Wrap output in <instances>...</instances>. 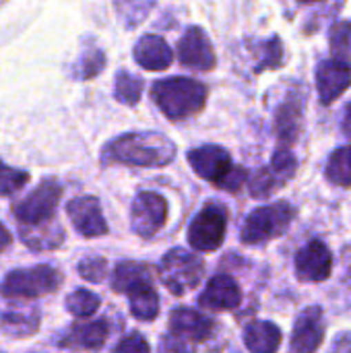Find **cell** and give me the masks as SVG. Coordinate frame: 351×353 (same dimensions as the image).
<instances>
[{
    "mask_svg": "<svg viewBox=\"0 0 351 353\" xmlns=\"http://www.w3.org/2000/svg\"><path fill=\"white\" fill-rule=\"evenodd\" d=\"M331 52L335 60H343L350 62L351 58V21H341L337 25H333L331 35Z\"/></svg>",
    "mask_w": 351,
    "mask_h": 353,
    "instance_id": "cell-30",
    "label": "cell"
},
{
    "mask_svg": "<svg viewBox=\"0 0 351 353\" xmlns=\"http://www.w3.org/2000/svg\"><path fill=\"white\" fill-rule=\"evenodd\" d=\"M192 352V345L184 343L182 339L174 337L172 333L166 335L161 339V347H159V353H190Z\"/></svg>",
    "mask_w": 351,
    "mask_h": 353,
    "instance_id": "cell-38",
    "label": "cell"
},
{
    "mask_svg": "<svg viewBox=\"0 0 351 353\" xmlns=\"http://www.w3.org/2000/svg\"><path fill=\"white\" fill-rule=\"evenodd\" d=\"M244 345L250 353H277L281 331L269 321H254L244 329Z\"/></svg>",
    "mask_w": 351,
    "mask_h": 353,
    "instance_id": "cell-18",
    "label": "cell"
},
{
    "mask_svg": "<svg viewBox=\"0 0 351 353\" xmlns=\"http://www.w3.org/2000/svg\"><path fill=\"white\" fill-rule=\"evenodd\" d=\"M263 50V58L259 60V66H257V72L265 70V68H277L279 62H281V56H283V50H281V43L277 37H273L271 41L263 43L261 46Z\"/></svg>",
    "mask_w": 351,
    "mask_h": 353,
    "instance_id": "cell-35",
    "label": "cell"
},
{
    "mask_svg": "<svg viewBox=\"0 0 351 353\" xmlns=\"http://www.w3.org/2000/svg\"><path fill=\"white\" fill-rule=\"evenodd\" d=\"M333 271V254L321 240L308 242L296 254V277L304 283H321Z\"/></svg>",
    "mask_w": 351,
    "mask_h": 353,
    "instance_id": "cell-9",
    "label": "cell"
},
{
    "mask_svg": "<svg viewBox=\"0 0 351 353\" xmlns=\"http://www.w3.org/2000/svg\"><path fill=\"white\" fill-rule=\"evenodd\" d=\"M228 228V211L219 203H209L190 223L188 242L199 252H213L223 244Z\"/></svg>",
    "mask_w": 351,
    "mask_h": 353,
    "instance_id": "cell-6",
    "label": "cell"
},
{
    "mask_svg": "<svg viewBox=\"0 0 351 353\" xmlns=\"http://www.w3.org/2000/svg\"><path fill=\"white\" fill-rule=\"evenodd\" d=\"M242 302V292L230 275H215L199 298L207 310H234Z\"/></svg>",
    "mask_w": 351,
    "mask_h": 353,
    "instance_id": "cell-16",
    "label": "cell"
},
{
    "mask_svg": "<svg viewBox=\"0 0 351 353\" xmlns=\"http://www.w3.org/2000/svg\"><path fill=\"white\" fill-rule=\"evenodd\" d=\"M41 228H43V223L41 225H27V230L21 228L23 242L35 250H48V248H56L58 244H62V230L60 228H52L48 232H43Z\"/></svg>",
    "mask_w": 351,
    "mask_h": 353,
    "instance_id": "cell-26",
    "label": "cell"
},
{
    "mask_svg": "<svg viewBox=\"0 0 351 353\" xmlns=\"http://www.w3.org/2000/svg\"><path fill=\"white\" fill-rule=\"evenodd\" d=\"M79 273H81V277H83V279H87V281H91V283H99V281L106 277V273H108V265H106V261H103V259H99V256H91V259L81 261V265H79Z\"/></svg>",
    "mask_w": 351,
    "mask_h": 353,
    "instance_id": "cell-34",
    "label": "cell"
},
{
    "mask_svg": "<svg viewBox=\"0 0 351 353\" xmlns=\"http://www.w3.org/2000/svg\"><path fill=\"white\" fill-rule=\"evenodd\" d=\"M176 157V145L159 132H130L103 149V161L139 168H163Z\"/></svg>",
    "mask_w": 351,
    "mask_h": 353,
    "instance_id": "cell-1",
    "label": "cell"
},
{
    "mask_svg": "<svg viewBox=\"0 0 351 353\" xmlns=\"http://www.w3.org/2000/svg\"><path fill=\"white\" fill-rule=\"evenodd\" d=\"M114 353H151V350H149L147 339L141 333H130L116 345Z\"/></svg>",
    "mask_w": 351,
    "mask_h": 353,
    "instance_id": "cell-36",
    "label": "cell"
},
{
    "mask_svg": "<svg viewBox=\"0 0 351 353\" xmlns=\"http://www.w3.org/2000/svg\"><path fill=\"white\" fill-rule=\"evenodd\" d=\"M108 333H110V327L106 321H91L85 325H74L62 343L72 345V347H83V350H99L106 343Z\"/></svg>",
    "mask_w": 351,
    "mask_h": 353,
    "instance_id": "cell-21",
    "label": "cell"
},
{
    "mask_svg": "<svg viewBox=\"0 0 351 353\" xmlns=\"http://www.w3.org/2000/svg\"><path fill=\"white\" fill-rule=\"evenodd\" d=\"M211 331H213V323L197 310L176 308L170 316V333L188 345L205 341L211 335Z\"/></svg>",
    "mask_w": 351,
    "mask_h": 353,
    "instance_id": "cell-15",
    "label": "cell"
},
{
    "mask_svg": "<svg viewBox=\"0 0 351 353\" xmlns=\"http://www.w3.org/2000/svg\"><path fill=\"white\" fill-rule=\"evenodd\" d=\"M331 353H351V333H343L337 337V341L333 343Z\"/></svg>",
    "mask_w": 351,
    "mask_h": 353,
    "instance_id": "cell-39",
    "label": "cell"
},
{
    "mask_svg": "<svg viewBox=\"0 0 351 353\" xmlns=\"http://www.w3.org/2000/svg\"><path fill=\"white\" fill-rule=\"evenodd\" d=\"M134 60L145 70H166L172 60V48L159 35H143L134 46Z\"/></svg>",
    "mask_w": 351,
    "mask_h": 353,
    "instance_id": "cell-17",
    "label": "cell"
},
{
    "mask_svg": "<svg viewBox=\"0 0 351 353\" xmlns=\"http://www.w3.org/2000/svg\"><path fill=\"white\" fill-rule=\"evenodd\" d=\"M66 308L77 319H89L99 308V298L89 290H77L66 298Z\"/></svg>",
    "mask_w": 351,
    "mask_h": 353,
    "instance_id": "cell-28",
    "label": "cell"
},
{
    "mask_svg": "<svg viewBox=\"0 0 351 353\" xmlns=\"http://www.w3.org/2000/svg\"><path fill=\"white\" fill-rule=\"evenodd\" d=\"M66 213L74 225V230L85 238H97L108 234V223L103 219L99 201L95 196H79L72 199L66 207Z\"/></svg>",
    "mask_w": 351,
    "mask_h": 353,
    "instance_id": "cell-11",
    "label": "cell"
},
{
    "mask_svg": "<svg viewBox=\"0 0 351 353\" xmlns=\"http://www.w3.org/2000/svg\"><path fill=\"white\" fill-rule=\"evenodd\" d=\"M29 182V174L23 170H14L8 168L0 161V194L8 196L12 192H17L19 188H23Z\"/></svg>",
    "mask_w": 351,
    "mask_h": 353,
    "instance_id": "cell-31",
    "label": "cell"
},
{
    "mask_svg": "<svg viewBox=\"0 0 351 353\" xmlns=\"http://www.w3.org/2000/svg\"><path fill=\"white\" fill-rule=\"evenodd\" d=\"M143 93V81L126 70L116 74V85H114V95L120 103L124 105H134L139 103Z\"/></svg>",
    "mask_w": 351,
    "mask_h": 353,
    "instance_id": "cell-27",
    "label": "cell"
},
{
    "mask_svg": "<svg viewBox=\"0 0 351 353\" xmlns=\"http://www.w3.org/2000/svg\"><path fill=\"white\" fill-rule=\"evenodd\" d=\"M178 58L192 70H211L215 66V52L201 27H190L182 35L178 43Z\"/></svg>",
    "mask_w": 351,
    "mask_h": 353,
    "instance_id": "cell-12",
    "label": "cell"
},
{
    "mask_svg": "<svg viewBox=\"0 0 351 353\" xmlns=\"http://www.w3.org/2000/svg\"><path fill=\"white\" fill-rule=\"evenodd\" d=\"M145 281H151L149 267L143 265V263L126 261V263H120V265L116 267L114 279H112V288H114V292H118V294H128L134 285L145 283Z\"/></svg>",
    "mask_w": 351,
    "mask_h": 353,
    "instance_id": "cell-22",
    "label": "cell"
},
{
    "mask_svg": "<svg viewBox=\"0 0 351 353\" xmlns=\"http://www.w3.org/2000/svg\"><path fill=\"white\" fill-rule=\"evenodd\" d=\"M62 281V275L50 265H37L31 269H17L2 281V294L6 298H37L52 294Z\"/></svg>",
    "mask_w": 351,
    "mask_h": 353,
    "instance_id": "cell-5",
    "label": "cell"
},
{
    "mask_svg": "<svg viewBox=\"0 0 351 353\" xmlns=\"http://www.w3.org/2000/svg\"><path fill=\"white\" fill-rule=\"evenodd\" d=\"M128 302H130V314L139 321H155L159 314V298L157 292L153 290V281H145L134 285L128 294Z\"/></svg>",
    "mask_w": 351,
    "mask_h": 353,
    "instance_id": "cell-20",
    "label": "cell"
},
{
    "mask_svg": "<svg viewBox=\"0 0 351 353\" xmlns=\"http://www.w3.org/2000/svg\"><path fill=\"white\" fill-rule=\"evenodd\" d=\"M246 182V172H244V168H232V172L219 182V186L223 188V190H228V192H238L240 190V186Z\"/></svg>",
    "mask_w": 351,
    "mask_h": 353,
    "instance_id": "cell-37",
    "label": "cell"
},
{
    "mask_svg": "<svg viewBox=\"0 0 351 353\" xmlns=\"http://www.w3.org/2000/svg\"><path fill=\"white\" fill-rule=\"evenodd\" d=\"M296 168H298V161H296L294 153H292L288 147H279V149L275 151L273 159H271V170H273L283 182H288V180L294 178Z\"/></svg>",
    "mask_w": 351,
    "mask_h": 353,
    "instance_id": "cell-32",
    "label": "cell"
},
{
    "mask_svg": "<svg viewBox=\"0 0 351 353\" xmlns=\"http://www.w3.org/2000/svg\"><path fill=\"white\" fill-rule=\"evenodd\" d=\"M294 217H296V209L288 201L259 207L246 217L242 232H240V240L246 246L265 244L273 238L283 236L290 230Z\"/></svg>",
    "mask_w": 351,
    "mask_h": 353,
    "instance_id": "cell-3",
    "label": "cell"
},
{
    "mask_svg": "<svg viewBox=\"0 0 351 353\" xmlns=\"http://www.w3.org/2000/svg\"><path fill=\"white\" fill-rule=\"evenodd\" d=\"M168 217V203L157 192H141L130 211L132 232L141 238H153L166 223Z\"/></svg>",
    "mask_w": 351,
    "mask_h": 353,
    "instance_id": "cell-8",
    "label": "cell"
},
{
    "mask_svg": "<svg viewBox=\"0 0 351 353\" xmlns=\"http://www.w3.org/2000/svg\"><path fill=\"white\" fill-rule=\"evenodd\" d=\"M103 64H106L103 52L97 50V48H91V50L85 52L83 58L79 60V77H81V79H91V77H95V74L101 72Z\"/></svg>",
    "mask_w": 351,
    "mask_h": 353,
    "instance_id": "cell-33",
    "label": "cell"
},
{
    "mask_svg": "<svg viewBox=\"0 0 351 353\" xmlns=\"http://www.w3.org/2000/svg\"><path fill=\"white\" fill-rule=\"evenodd\" d=\"M203 269L205 265L197 254L184 248H172L159 263V279L174 296H184L201 283Z\"/></svg>",
    "mask_w": 351,
    "mask_h": 353,
    "instance_id": "cell-4",
    "label": "cell"
},
{
    "mask_svg": "<svg viewBox=\"0 0 351 353\" xmlns=\"http://www.w3.org/2000/svg\"><path fill=\"white\" fill-rule=\"evenodd\" d=\"M188 163L192 165V170L219 186V182L232 172V157L225 149L217 147V145H207V147H199V149H192L188 153Z\"/></svg>",
    "mask_w": 351,
    "mask_h": 353,
    "instance_id": "cell-13",
    "label": "cell"
},
{
    "mask_svg": "<svg viewBox=\"0 0 351 353\" xmlns=\"http://www.w3.org/2000/svg\"><path fill=\"white\" fill-rule=\"evenodd\" d=\"M300 126H302L300 103L296 99H290L275 114V132L279 139V147L290 149V145H294L300 134Z\"/></svg>",
    "mask_w": 351,
    "mask_h": 353,
    "instance_id": "cell-19",
    "label": "cell"
},
{
    "mask_svg": "<svg viewBox=\"0 0 351 353\" xmlns=\"http://www.w3.org/2000/svg\"><path fill=\"white\" fill-rule=\"evenodd\" d=\"M300 2H306V4H310V2H321V0H300Z\"/></svg>",
    "mask_w": 351,
    "mask_h": 353,
    "instance_id": "cell-42",
    "label": "cell"
},
{
    "mask_svg": "<svg viewBox=\"0 0 351 353\" xmlns=\"http://www.w3.org/2000/svg\"><path fill=\"white\" fill-rule=\"evenodd\" d=\"M114 6L126 27H139L155 6V0H114Z\"/></svg>",
    "mask_w": 351,
    "mask_h": 353,
    "instance_id": "cell-25",
    "label": "cell"
},
{
    "mask_svg": "<svg viewBox=\"0 0 351 353\" xmlns=\"http://www.w3.org/2000/svg\"><path fill=\"white\" fill-rule=\"evenodd\" d=\"M2 331L6 335H14V337H27L31 335L37 325H39V314L35 308H19V310H8L6 314H2Z\"/></svg>",
    "mask_w": 351,
    "mask_h": 353,
    "instance_id": "cell-23",
    "label": "cell"
},
{
    "mask_svg": "<svg viewBox=\"0 0 351 353\" xmlns=\"http://www.w3.org/2000/svg\"><path fill=\"white\" fill-rule=\"evenodd\" d=\"M285 182L269 168H261L252 178H250V194L254 199H267L269 194H273L279 186H283Z\"/></svg>",
    "mask_w": 351,
    "mask_h": 353,
    "instance_id": "cell-29",
    "label": "cell"
},
{
    "mask_svg": "<svg viewBox=\"0 0 351 353\" xmlns=\"http://www.w3.org/2000/svg\"><path fill=\"white\" fill-rule=\"evenodd\" d=\"M327 180L337 184V186H351V147H343V149H337L331 157H329V163H327Z\"/></svg>",
    "mask_w": 351,
    "mask_h": 353,
    "instance_id": "cell-24",
    "label": "cell"
},
{
    "mask_svg": "<svg viewBox=\"0 0 351 353\" xmlns=\"http://www.w3.org/2000/svg\"><path fill=\"white\" fill-rule=\"evenodd\" d=\"M151 95L166 118L184 120L203 110L207 101V87L188 77H172L157 81Z\"/></svg>",
    "mask_w": 351,
    "mask_h": 353,
    "instance_id": "cell-2",
    "label": "cell"
},
{
    "mask_svg": "<svg viewBox=\"0 0 351 353\" xmlns=\"http://www.w3.org/2000/svg\"><path fill=\"white\" fill-rule=\"evenodd\" d=\"M341 130L343 134L351 139V103H348V108L343 110V118H341Z\"/></svg>",
    "mask_w": 351,
    "mask_h": 353,
    "instance_id": "cell-40",
    "label": "cell"
},
{
    "mask_svg": "<svg viewBox=\"0 0 351 353\" xmlns=\"http://www.w3.org/2000/svg\"><path fill=\"white\" fill-rule=\"evenodd\" d=\"M325 337V321L323 310L319 306L306 308L294 325L290 353H317Z\"/></svg>",
    "mask_w": 351,
    "mask_h": 353,
    "instance_id": "cell-10",
    "label": "cell"
},
{
    "mask_svg": "<svg viewBox=\"0 0 351 353\" xmlns=\"http://www.w3.org/2000/svg\"><path fill=\"white\" fill-rule=\"evenodd\" d=\"M62 196V186L56 180H43L31 194H27L17 207L14 217L21 225H41L48 223L56 211Z\"/></svg>",
    "mask_w": 351,
    "mask_h": 353,
    "instance_id": "cell-7",
    "label": "cell"
},
{
    "mask_svg": "<svg viewBox=\"0 0 351 353\" xmlns=\"http://www.w3.org/2000/svg\"><path fill=\"white\" fill-rule=\"evenodd\" d=\"M8 244H10V234L6 232L4 225H0V252H2Z\"/></svg>",
    "mask_w": 351,
    "mask_h": 353,
    "instance_id": "cell-41",
    "label": "cell"
},
{
    "mask_svg": "<svg viewBox=\"0 0 351 353\" xmlns=\"http://www.w3.org/2000/svg\"><path fill=\"white\" fill-rule=\"evenodd\" d=\"M351 85V62L343 60H325L317 68V87L321 101L325 105L333 103L337 97L345 93V89Z\"/></svg>",
    "mask_w": 351,
    "mask_h": 353,
    "instance_id": "cell-14",
    "label": "cell"
}]
</instances>
